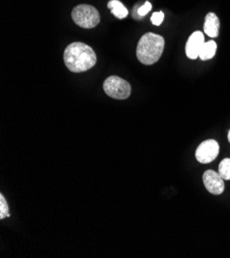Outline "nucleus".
I'll use <instances>...</instances> for the list:
<instances>
[{
  "instance_id": "f257e3e1",
  "label": "nucleus",
  "mask_w": 230,
  "mask_h": 258,
  "mask_svg": "<svg viewBox=\"0 0 230 258\" xmlns=\"http://www.w3.org/2000/svg\"><path fill=\"white\" fill-rule=\"evenodd\" d=\"M63 59L66 67L74 73L85 72L94 67L97 62L95 51L83 42H72L67 45Z\"/></svg>"
},
{
  "instance_id": "f03ea898",
  "label": "nucleus",
  "mask_w": 230,
  "mask_h": 258,
  "mask_svg": "<svg viewBox=\"0 0 230 258\" xmlns=\"http://www.w3.org/2000/svg\"><path fill=\"white\" fill-rule=\"evenodd\" d=\"M164 39L155 33H147L142 36L136 47V57L145 65L155 64L164 49Z\"/></svg>"
},
{
  "instance_id": "7ed1b4c3",
  "label": "nucleus",
  "mask_w": 230,
  "mask_h": 258,
  "mask_svg": "<svg viewBox=\"0 0 230 258\" xmlns=\"http://www.w3.org/2000/svg\"><path fill=\"white\" fill-rule=\"evenodd\" d=\"M71 17L73 22L82 28H94L100 22L98 11L89 5H80L72 10Z\"/></svg>"
},
{
  "instance_id": "20e7f679",
  "label": "nucleus",
  "mask_w": 230,
  "mask_h": 258,
  "mask_svg": "<svg viewBox=\"0 0 230 258\" xmlns=\"http://www.w3.org/2000/svg\"><path fill=\"white\" fill-rule=\"evenodd\" d=\"M104 90L108 96L118 100L127 99L131 94L130 84L115 75L108 77L105 81Z\"/></svg>"
},
{
  "instance_id": "39448f33",
  "label": "nucleus",
  "mask_w": 230,
  "mask_h": 258,
  "mask_svg": "<svg viewBox=\"0 0 230 258\" xmlns=\"http://www.w3.org/2000/svg\"><path fill=\"white\" fill-rule=\"evenodd\" d=\"M219 149L217 141L213 139L203 141L196 149L195 158L201 164H209L218 157Z\"/></svg>"
},
{
  "instance_id": "423d86ee",
  "label": "nucleus",
  "mask_w": 230,
  "mask_h": 258,
  "mask_svg": "<svg viewBox=\"0 0 230 258\" xmlns=\"http://www.w3.org/2000/svg\"><path fill=\"white\" fill-rule=\"evenodd\" d=\"M203 184L206 186L207 190L212 195H221L224 191V179L221 177L219 173H216L213 170H208L204 172L202 176Z\"/></svg>"
},
{
  "instance_id": "0eeeda50",
  "label": "nucleus",
  "mask_w": 230,
  "mask_h": 258,
  "mask_svg": "<svg viewBox=\"0 0 230 258\" xmlns=\"http://www.w3.org/2000/svg\"><path fill=\"white\" fill-rule=\"evenodd\" d=\"M204 35L201 31H195L188 38L186 43V55L189 59L195 60L199 57L200 50L204 44Z\"/></svg>"
},
{
  "instance_id": "6e6552de",
  "label": "nucleus",
  "mask_w": 230,
  "mask_h": 258,
  "mask_svg": "<svg viewBox=\"0 0 230 258\" xmlns=\"http://www.w3.org/2000/svg\"><path fill=\"white\" fill-rule=\"evenodd\" d=\"M219 27L220 21L217 15L214 13H209L206 17V21H204V33L212 38H215L219 34Z\"/></svg>"
},
{
  "instance_id": "1a4fd4ad",
  "label": "nucleus",
  "mask_w": 230,
  "mask_h": 258,
  "mask_svg": "<svg viewBox=\"0 0 230 258\" xmlns=\"http://www.w3.org/2000/svg\"><path fill=\"white\" fill-rule=\"evenodd\" d=\"M216 50H217V43L214 40L204 42V44L200 50V53H199V58L202 61L213 59V57L216 55Z\"/></svg>"
},
{
  "instance_id": "9d476101",
  "label": "nucleus",
  "mask_w": 230,
  "mask_h": 258,
  "mask_svg": "<svg viewBox=\"0 0 230 258\" xmlns=\"http://www.w3.org/2000/svg\"><path fill=\"white\" fill-rule=\"evenodd\" d=\"M108 8L111 10L112 14L118 19H125L127 15H128V10L119 0H111L108 4Z\"/></svg>"
},
{
  "instance_id": "9b49d317",
  "label": "nucleus",
  "mask_w": 230,
  "mask_h": 258,
  "mask_svg": "<svg viewBox=\"0 0 230 258\" xmlns=\"http://www.w3.org/2000/svg\"><path fill=\"white\" fill-rule=\"evenodd\" d=\"M219 174L224 180H230V159H224L220 163Z\"/></svg>"
},
{
  "instance_id": "f8f14e48",
  "label": "nucleus",
  "mask_w": 230,
  "mask_h": 258,
  "mask_svg": "<svg viewBox=\"0 0 230 258\" xmlns=\"http://www.w3.org/2000/svg\"><path fill=\"white\" fill-rule=\"evenodd\" d=\"M6 217H10L9 206L4 195H0V219H5Z\"/></svg>"
},
{
  "instance_id": "ddd939ff",
  "label": "nucleus",
  "mask_w": 230,
  "mask_h": 258,
  "mask_svg": "<svg viewBox=\"0 0 230 258\" xmlns=\"http://www.w3.org/2000/svg\"><path fill=\"white\" fill-rule=\"evenodd\" d=\"M163 19H164V14L163 12H158V13H154L152 15V18H151V22L154 24L155 26H160L163 22Z\"/></svg>"
},
{
  "instance_id": "4468645a",
  "label": "nucleus",
  "mask_w": 230,
  "mask_h": 258,
  "mask_svg": "<svg viewBox=\"0 0 230 258\" xmlns=\"http://www.w3.org/2000/svg\"><path fill=\"white\" fill-rule=\"evenodd\" d=\"M151 10H152V5H151L149 2H147L143 7H141V8L137 10V14H139L141 17H144V16H146Z\"/></svg>"
},
{
  "instance_id": "2eb2a0df",
  "label": "nucleus",
  "mask_w": 230,
  "mask_h": 258,
  "mask_svg": "<svg viewBox=\"0 0 230 258\" xmlns=\"http://www.w3.org/2000/svg\"><path fill=\"white\" fill-rule=\"evenodd\" d=\"M228 141L230 142V130H229V132H228Z\"/></svg>"
}]
</instances>
